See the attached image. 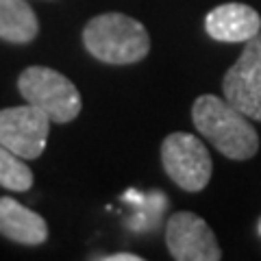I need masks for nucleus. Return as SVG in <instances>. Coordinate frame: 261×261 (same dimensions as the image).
I'll return each instance as SVG.
<instances>
[{
	"label": "nucleus",
	"mask_w": 261,
	"mask_h": 261,
	"mask_svg": "<svg viewBox=\"0 0 261 261\" xmlns=\"http://www.w3.org/2000/svg\"><path fill=\"white\" fill-rule=\"evenodd\" d=\"M192 120L196 130L228 159L244 161L259 150V133L248 122V116L226 98L214 94L198 96L192 107Z\"/></svg>",
	"instance_id": "obj_1"
},
{
	"label": "nucleus",
	"mask_w": 261,
	"mask_h": 261,
	"mask_svg": "<svg viewBox=\"0 0 261 261\" xmlns=\"http://www.w3.org/2000/svg\"><path fill=\"white\" fill-rule=\"evenodd\" d=\"M83 44L94 59L109 65L142 61L150 53V35L142 22L124 13H102L83 29Z\"/></svg>",
	"instance_id": "obj_2"
},
{
	"label": "nucleus",
	"mask_w": 261,
	"mask_h": 261,
	"mask_svg": "<svg viewBox=\"0 0 261 261\" xmlns=\"http://www.w3.org/2000/svg\"><path fill=\"white\" fill-rule=\"evenodd\" d=\"M18 89L24 100L42 109L57 124L72 122L83 107L76 85L61 72L46 65H31L24 70L18 79Z\"/></svg>",
	"instance_id": "obj_3"
},
{
	"label": "nucleus",
	"mask_w": 261,
	"mask_h": 261,
	"mask_svg": "<svg viewBox=\"0 0 261 261\" xmlns=\"http://www.w3.org/2000/svg\"><path fill=\"white\" fill-rule=\"evenodd\" d=\"M161 163L166 174L185 192L205 190L211 178V154L192 133H172L161 144Z\"/></svg>",
	"instance_id": "obj_4"
},
{
	"label": "nucleus",
	"mask_w": 261,
	"mask_h": 261,
	"mask_svg": "<svg viewBox=\"0 0 261 261\" xmlns=\"http://www.w3.org/2000/svg\"><path fill=\"white\" fill-rule=\"evenodd\" d=\"M222 92L244 116L261 122V31L246 42L238 61L226 70Z\"/></svg>",
	"instance_id": "obj_5"
},
{
	"label": "nucleus",
	"mask_w": 261,
	"mask_h": 261,
	"mask_svg": "<svg viewBox=\"0 0 261 261\" xmlns=\"http://www.w3.org/2000/svg\"><path fill=\"white\" fill-rule=\"evenodd\" d=\"M50 118L33 105L0 109V144L22 159H37L44 152Z\"/></svg>",
	"instance_id": "obj_6"
},
{
	"label": "nucleus",
	"mask_w": 261,
	"mask_h": 261,
	"mask_svg": "<svg viewBox=\"0 0 261 261\" xmlns=\"http://www.w3.org/2000/svg\"><path fill=\"white\" fill-rule=\"evenodd\" d=\"M166 244L176 261H220L222 250L214 231L192 211L172 214L166 226Z\"/></svg>",
	"instance_id": "obj_7"
},
{
	"label": "nucleus",
	"mask_w": 261,
	"mask_h": 261,
	"mask_svg": "<svg viewBox=\"0 0 261 261\" xmlns=\"http://www.w3.org/2000/svg\"><path fill=\"white\" fill-rule=\"evenodd\" d=\"M205 31L216 42L246 44L261 31V15L248 5L226 3L207 13Z\"/></svg>",
	"instance_id": "obj_8"
},
{
	"label": "nucleus",
	"mask_w": 261,
	"mask_h": 261,
	"mask_svg": "<svg viewBox=\"0 0 261 261\" xmlns=\"http://www.w3.org/2000/svg\"><path fill=\"white\" fill-rule=\"evenodd\" d=\"M0 235L7 240L24 244V246H39L48 238L46 220L22 202L3 196L0 198Z\"/></svg>",
	"instance_id": "obj_9"
},
{
	"label": "nucleus",
	"mask_w": 261,
	"mask_h": 261,
	"mask_svg": "<svg viewBox=\"0 0 261 261\" xmlns=\"http://www.w3.org/2000/svg\"><path fill=\"white\" fill-rule=\"evenodd\" d=\"M39 22L27 0H0V39L29 44L37 37Z\"/></svg>",
	"instance_id": "obj_10"
},
{
	"label": "nucleus",
	"mask_w": 261,
	"mask_h": 261,
	"mask_svg": "<svg viewBox=\"0 0 261 261\" xmlns=\"http://www.w3.org/2000/svg\"><path fill=\"white\" fill-rule=\"evenodd\" d=\"M0 185L11 192H29L33 185V172L27 163L7 146L0 144Z\"/></svg>",
	"instance_id": "obj_11"
},
{
	"label": "nucleus",
	"mask_w": 261,
	"mask_h": 261,
	"mask_svg": "<svg viewBox=\"0 0 261 261\" xmlns=\"http://www.w3.org/2000/svg\"><path fill=\"white\" fill-rule=\"evenodd\" d=\"M94 261H142L135 252H118V255H94Z\"/></svg>",
	"instance_id": "obj_12"
}]
</instances>
